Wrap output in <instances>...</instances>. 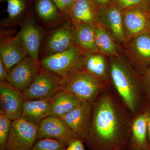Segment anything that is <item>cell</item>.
Returning a JSON list of instances; mask_svg holds the SVG:
<instances>
[{
    "label": "cell",
    "instance_id": "obj_1",
    "mask_svg": "<svg viewBox=\"0 0 150 150\" xmlns=\"http://www.w3.org/2000/svg\"><path fill=\"white\" fill-rule=\"evenodd\" d=\"M109 87L92 103L91 125L84 142L90 150L129 149L133 117Z\"/></svg>",
    "mask_w": 150,
    "mask_h": 150
},
{
    "label": "cell",
    "instance_id": "obj_2",
    "mask_svg": "<svg viewBox=\"0 0 150 150\" xmlns=\"http://www.w3.org/2000/svg\"><path fill=\"white\" fill-rule=\"evenodd\" d=\"M109 74L115 93L133 117L149 105L143 89L142 75L131 63L119 56L110 57Z\"/></svg>",
    "mask_w": 150,
    "mask_h": 150
},
{
    "label": "cell",
    "instance_id": "obj_3",
    "mask_svg": "<svg viewBox=\"0 0 150 150\" xmlns=\"http://www.w3.org/2000/svg\"><path fill=\"white\" fill-rule=\"evenodd\" d=\"M62 90L71 93L82 101L93 103L106 87L93 75L82 69H77L61 78Z\"/></svg>",
    "mask_w": 150,
    "mask_h": 150
},
{
    "label": "cell",
    "instance_id": "obj_4",
    "mask_svg": "<svg viewBox=\"0 0 150 150\" xmlns=\"http://www.w3.org/2000/svg\"><path fill=\"white\" fill-rule=\"evenodd\" d=\"M84 51L76 45L63 52L55 53L44 58L41 62L43 69L60 78L81 68V56Z\"/></svg>",
    "mask_w": 150,
    "mask_h": 150
},
{
    "label": "cell",
    "instance_id": "obj_5",
    "mask_svg": "<svg viewBox=\"0 0 150 150\" xmlns=\"http://www.w3.org/2000/svg\"><path fill=\"white\" fill-rule=\"evenodd\" d=\"M38 125L22 117L12 123L6 150H30L37 140Z\"/></svg>",
    "mask_w": 150,
    "mask_h": 150
},
{
    "label": "cell",
    "instance_id": "obj_6",
    "mask_svg": "<svg viewBox=\"0 0 150 150\" xmlns=\"http://www.w3.org/2000/svg\"><path fill=\"white\" fill-rule=\"evenodd\" d=\"M62 90L61 78L41 69L31 84L22 92L25 100L41 99L51 97Z\"/></svg>",
    "mask_w": 150,
    "mask_h": 150
},
{
    "label": "cell",
    "instance_id": "obj_7",
    "mask_svg": "<svg viewBox=\"0 0 150 150\" xmlns=\"http://www.w3.org/2000/svg\"><path fill=\"white\" fill-rule=\"evenodd\" d=\"M40 69L38 61L28 56L9 70L6 81L23 91L31 84Z\"/></svg>",
    "mask_w": 150,
    "mask_h": 150
},
{
    "label": "cell",
    "instance_id": "obj_8",
    "mask_svg": "<svg viewBox=\"0 0 150 150\" xmlns=\"http://www.w3.org/2000/svg\"><path fill=\"white\" fill-rule=\"evenodd\" d=\"M92 103L83 101L74 109L60 117L78 139L85 142L91 125Z\"/></svg>",
    "mask_w": 150,
    "mask_h": 150
},
{
    "label": "cell",
    "instance_id": "obj_9",
    "mask_svg": "<svg viewBox=\"0 0 150 150\" xmlns=\"http://www.w3.org/2000/svg\"><path fill=\"white\" fill-rule=\"evenodd\" d=\"M42 139L58 140L67 146L74 140L78 139L64 121L54 115L44 118L38 125L37 140Z\"/></svg>",
    "mask_w": 150,
    "mask_h": 150
},
{
    "label": "cell",
    "instance_id": "obj_10",
    "mask_svg": "<svg viewBox=\"0 0 150 150\" xmlns=\"http://www.w3.org/2000/svg\"><path fill=\"white\" fill-rule=\"evenodd\" d=\"M126 43L131 64L142 75L150 65V32L140 34Z\"/></svg>",
    "mask_w": 150,
    "mask_h": 150
},
{
    "label": "cell",
    "instance_id": "obj_11",
    "mask_svg": "<svg viewBox=\"0 0 150 150\" xmlns=\"http://www.w3.org/2000/svg\"><path fill=\"white\" fill-rule=\"evenodd\" d=\"M24 100L22 91L6 81L1 82L0 112L12 121L21 118Z\"/></svg>",
    "mask_w": 150,
    "mask_h": 150
},
{
    "label": "cell",
    "instance_id": "obj_12",
    "mask_svg": "<svg viewBox=\"0 0 150 150\" xmlns=\"http://www.w3.org/2000/svg\"><path fill=\"white\" fill-rule=\"evenodd\" d=\"M126 42L137 35L150 32V13L139 8L122 11Z\"/></svg>",
    "mask_w": 150,
    "mask_h": 150
},
{
    "label": "cell",
    "instance_id": "obj_13",
    "mask_svg": "<svg viewBox=\"0 0 150 150\" xmlns=\"http://www.w3.org/2000/svg\"><path fill=\"white\" fill-rule=\"evenodd\" d=\"M98 21L115 40L118 42H126L122 11L113 4L105 8L99 9Z\"/></svg>",
    "mask_w": 150,
    "mask_h": 150
},
{
    "label": "cell",
    "instance_id": "obj_14",
    "mask_svg": "<svg viewBox=\"0 0 150 150\" xmlns=\"http://www.w3.org/2000/svg\"><path fill=\"white\" fill-rule=\"evenodd\" d=\"M100 52H84L81 56V68L110 86L109 63Z\"/></svg>",
    "mask_w": 150,
    "mask_h": 150
},
{
    "label": "cell",
    "instance_id": "obj_15",
    "mask_svg": "<svg viewBox=\"0 0 150 150\" xmlns=\"http://www.w3.org/2000/svg\"><path fill=\"white\" fill-rule=\"evenodd\" d=\"M147 114L146 109L132 119L129 149L131 150H150L148 143Z\"/></svg>",
    "mask_w": 150,
    "mask_h": 150
},
{
    "label": "cell",
    "instance_id": "obj_16",
    "mask_svg": "<svg viewBox=\"0 0 150 150\" xmlns=\"http://www.w3.org/2000/svg\"><path fill=\"white\" fill-rule=\"evenodd\" d=\"M0 54L8 71L28 56L18 35L1 42Z\"/></svg>",
    "mask_w": 150,
    "mask_h": 150
},
{
    "label": "cell",
    "instance_id": "obj_17",
    "mask_svg": "<svg viewBox=\"0 0 150 150\" xmlns=\"http://www.w3.org/2000/svg\"><path fill=\"white\" fill-rule=\"evenodd\" d=\"M98 12L94 0H74L69 13L75 23L95 25L99 23Z\"/></svg>",
    "mask_w": 150,
    "mask_h": 150
},
{
    "label": "cell",
    "instance_id": "obj_18",
    "mask_svg": "<svg viewBox=\"0 0 150 150\" xmlns=\"http://www.w3.org/2000/svg\"><path fill=\"white\" fill-rule=\"evenodd\" d=\"M50 98L25 100L23 107L22 118L39 125L40 121L52 115Z\"/></svg>",
    "mask_w": 150,
    "mask_h": 150
},
{
    "label": "cell",
    "instance_id": "obj_19",
    "mask_svg": "<svg viewBox=\"0 0 150 150\" xmlns=\"http://www.w3.org/2000/svg\"><path fill=\"white\" fill-rule=\"evenodd\" d=\"M28 56L38 60V52L42 34L35 23L30 21L25 24L18 35Z\"/></svg>",
    "mask_w": 150,
    "mask_h": 150
},
{
    "label": "cell",
    "instance_id": "obj_20",
    "mask_svg": "<svg viewBox=\"0 0 150 150\" xmlns=\"http://www.w3.org/2000/svg\"><path fill=\"white\" fill-rule=\"evenodd\" d=\"M50 102L52 115L61 117L79 106L83 101L69 92L62 90L50 97Z\"/></svg>",
    "mask_w": 150,
    "mask_h": 150
},
{
    "label": "cell",
    "instance_id": "obj_21",
    "mask_svg": "<svg viewBox=\"0 0 150 150\" xmlns=\"http://www.w3.org/2000/svg\"><path fill=\"white\" fill-rule=\"evenodd\" d=\"M76 45L86 52H99L95 42V25L75 23Z\"/></svg>",
    "mask_w": 150,
    "mask_h": 150
},
{
    "label": "cell",
    "instance_id": "obj_22",
    "mask_svg": "<svg viewBox=\"0 0 150 150\" xmlns=\"http://www.w3.org/2000/svg\"><path fill=\"white\" fill-rule=\"evenodd\" d=\"M75 30L69 26H64L57 30L49 39L48 49L54 54L63 52L76 45Z\"/></svg>",
    "mask_w": 150,
    "mask_h": 150
},
{
    "label": "cell",
    "instance_id": "obj_23",
    "mask_svg": "<svg viewBox=\"0 0 150 150\" xmlns=\"http://www.w3.org/2000/svg\"><path fill=\"white\" fill-rule=\"evenodd\" d=\"M95 42L100 53L110 57L119 56V49L115 39L99 23L95 25Z\"/></svg>",
    "mask_w": 150,
    "mask_h": 150
},
{
    "label": "cell",
    "instance_id": "obj_24",
    "mask_svg": "<svg viewBox=\"0 0 150 150\" xmlns=\"http://www.w3.org/2000/svg\"><path fill=\"white\" fill-rule=\"evenodd\" d=\"M36 7L38 15L45 21H52L58 16V8L52 0H38Z\"/></svg>",
    "mask_w": 150,
    "mask_h": 150
},
{
    "label": "cell",
    "instance_id": "obj_25",
    "mask_svg": "<svg viewBox=\"0 0 150 150\" xmlns=\"http://www.w3.org/2000/svg\"><path fill=\"white\" fill-rule=\"evenodd\" d=\"M67 145L58 140L50 139H38L30 150H65Z\"/></svg>",
    "mask_w": 150,
    "mask_h": 150
},
{
    "label": "cell",
    "instance_id": "obj_26",
    "mask_svg": "<svg viewBox=\"0 0 150 150\" xmlns=\"http://www.w3.org/2000/svg\"><path fill=\"white\" fill-rule=\"evenodd\" d=\"M112 4L121 11L139 8L148 11L150 5V0H113Z\"/></svg>",
    "mask_w": 150,
    "mask_h": 150
},
{
    "label": "cell",
    "instance_id": "obj_27",
    "mask_svg": "<svg viewBox=\"0 0 150 150\" xmlns=\"http://www.w3.org/2000/svg\"><path fill=\"white\" fill-rule=\"evenodd\" d=\"M12 121L0 112V150H6Z\"/></svg>",
    "mask_w": 150,
    "mask_h": 150
},
{
    "label": "cell",
    "instance_id": "obj_28",
    "mask_svg": "<svg viewBox=\"0 0 150 150\" xmlns=\"http://www.w3.org/2000/svg\"><path fill=\"white\" fill-rule=\"evenodd\" d=\"M7 11L9 17L14 18L22 12L25 8V4L22 0H7Z\"/></svg>",
    "mask_w": 150,
    "mask_h": 150
},
{
    "label": "cell",
    "instance_id": "obj_29",
    "mask_svg": "<svg viewBox=\"0 0 150 150\" xmlns=\"http://www.w3.org/2000/svg\"><path fill=\"white\" fill-rule=\"evenodd\" d=\"M142 81L146 100L150 105V65L142 75Z\"/></svg>",
    "mask_w": 150,
    "mask_h": 150
},
{
    "label": "cell",
    "instance_id": "obj_30",
    "mask_svg": "<svg viewBox=\"0 0 150 150\" xmlns=\"http://www.w3.org/2000/svg\"><path fill=\"white\" fill-rule=\"evenodd\" d=\"M56 6L63 12H69L74 0H52Z\"/></svg>",
    "mask_w": 150,
    "mask_h": 150
},
{
    "label": "cell",
    "instance_id": "obj_31",
    "mask_svg": "<svg viewBox=\"0 0 150 150\" xmlns=\"http://www.w3.org/2000/svg\"><path fill=\"white\" fill-rule=\"evenodd\" d=\"M83 142L79 139H76L71 142L65 150H85Z\"/></svg>",
    "mask_w": 150,
    "mask_h": 150
},
{
    "label": "cell",
    "instance_id": "obj_32",
    "mask_svg": "<svg viewBox=\"0 0 150 150\" xmlns=\"http://www.w3.org/2000/svg\"><path fill=\"white\" fill-rule=\"evenodd\" d=\"M8 71L2 60L0 58V81H5L8 74Z\"/></svg>",
    "mask_w": 150,
    "mask_h": 150
},
{
    "label": "cell",
    "instance_id": "obj_33",
    "mask_svg": "<svg viewBox=\"0 0 150 150\" xmlns=\"http://www.w3.org/2000/svg\"><path fill=\"white\" fill-rule=\"evenodd\" d=\"M99 9L105 8L112 4L113 0H94Z\"/></svg>",
    "mask_w": 150,
    "mask_h": 150
},
{
    "label": "cell",
    "instance_id": "obj_34",
    "mask_svg": "<svg viewBox=\"0 0 150 150\" xmlns=\"http://www.w3.org/2000/svg\"><path fill=\"white\" fill-rule=\"evenodd\" d=\"M147 114L148 138L149 148L150 150V105H149L146 108Z\"/></svg>",
    "mask_w": 150,
    "mask_h": 150
},
{
    "label": "cell",
    "instance_id": "obj_35",
    "mask_svg": "<svg viewBox=\"0 0 150 150\" xmlns=\"http://www.w3.org/2000/svg\"><path fill=\"white\" fill-rule=\"evenodd\" d=\"M148 11L150 13V5L149 6V9H148Z\"/></svg>",
    "mask_w": 150,
    "mask_h": 150
},
{
    "label": "cell",
    "instance_id": "obj_36",
    "mask_svg": "<svg viewBox=\"0 0 150 150\" xmlns=\"http://www.w3.org/2000/svg\"><path fill=\"white\" fill-rule=\"evenodd\" d=\"M126 150H131V149H128Z\"/></svg>",
    "mask_w": 150,
    "mask_h": 150
}]
</instances>
